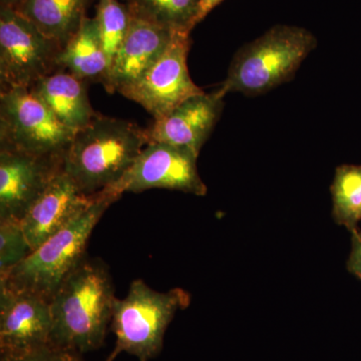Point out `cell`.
Segmentation results:
<instances>
[{
	"mask_svg": "<svg viewBox=\"0 0 361 361\" xmlns=\"http://www.w3.org/2000/svg\"><path fill=\"white\" fill-rule=\"evenodd\" d=\"M190 300L191 297L183 289L158 292L141 279L133 281L128 295L116 300L111 318L116 344L106 361L115 360L122 353L139 361L157 357L169 324L178 310L189 306Z\"/></svg>",
	"mask_w": 361,
	"mask_h": 361,
	"instance_id": "obj_5",
	"label": "cell"
},
{
	"mask_svg": "<svg viewBox=\"0 0 361 361\" xmlns=\"http://www.w3.org/2000/svg\"><path fill=\"white\" fill-rule=\"evenodd\" d=\"M0 361H84L82 355L49 343L18 356H0Z\"/></svg>",
	"mask_w": 361,
	"mask_h": 361,
	"instance_id": "obj_22",
	"label": "cell"
},
{
	"mask_svg": "<svg viewBox=\"0 0 361 361\" xmlns=\"http://www.w3.org/2000/svg\"><path fill=\"white\" fill-rule=\"evenodd\" d=\"M223 106V97L217 90L190 97L168 115L155 120L147 130L149 142L179 147L199 157L219 120Z\"/></svg>",
	"mask_w": 361,
	"mask_h": 361,
	"instance_id": "obj_13",
	"label": "cell"
},
{
	"mask_svg": "<svg viewBox=\"0 0 361 361\" xmlns=\"http://www.w3.org/2000/svg\"><path fill=\"white\" fill-rule=\"evenodd\" d=\"M129 8L173 32L190 33L199 23V0H133Z\"/></svg>",
	"mask_w": 361,
	"mask_h": 361,
	"instance_id": "obj_19",
	"label": "cell"
},
{
	"mask_svg": "<svg viewBox=\"0 0 361 361\" xmlns=\"http://www.w3.org/2000/svg\"><path fill=\"white\" fill-rule=\"evenodd\" d=\"M173 30L130 13V23L104 87L109 92H121L134 84L166 51Z\"/></svg>",
	"mask_w": 361,
	"mask_h": 361,
	"instance_id": "obj_14",
	"label": "cell"
},
{
	"mask_svg": "<svg viewBox=\"0 0 361 361\" xmlns=\"http://www.w3.org/2000/svg\"><path fill=\"white\" fill-rule=\"evenodd\" d=\"M330 191L334 221L355 234L361 221V165L337 167Z\"/></svg>",
	"mask_w": 361,
	"mask_h": 361,
	"instance_id": "obj_18",
	"label": "cell"
},
{
	"mask_svg": "<svg viewBox=\"0 0 361 361\" xmlns=\"http://www.w3.org/2000/svg\"><path fill=\"white\" fill-rule=\"evenodd\" d=\"M75 133L30 89L0 94V149L65 160Z\"/></svg>",
	"mask_w": 361,
	"mask_h": 361,
	"instance_id": "obj_6",
	"label": "cell"
},
{
	"mask_svg": "<svg viewBox=\"0 0 361 361\" xmlns=\"http://www.w3.org/2000/svg\"><path fill=\"white\" fill-rule=\"evenodd\" d=\"M63 47L11 6L0 11V82L1 90L30 89L37 80L59 71Z\"/></svg>",
	"mask_w": 361,
	"mask_h": 361,
	"instance_id": "obj_7",
	"label": "cell"
},
{
	"mask_svg": "<svg viewBox=\"0 0 361 361\" xmlns=\"http://www.w3.org/2000/svg\"><path fill=\"white\" fill-rule=\"evenodd\" d=\"M85 6L87 0H23L16 9L63 47L85 20Z\"/></svg>",
	"mask_w": 361,
	"mask_h": 361,
	"instance_id": "obj_17",
	"label": "cell"
},
{
	"mask_svg": "<svg viewBox=\"0 0 361 361\" xmlns=\"http://www.w3.org/2000/svg\"><path fill=\"white\" fill-rule=\"evenodd\" d=\"M30 90L73 132L85 129L97 116L90 106L85 82L68 71L59 70L45 75Z\"/></svg>",
	"mask_w": 361,
	"mask_h": 361,
	"instance_id": "obj_15",
	"label": "cell"
},
{
	"mask_svg": "<svg viewBox=\"0 0 361 361\" xmlns=\"http://www.w3.org/2000/svg\"><path fill=\"white\" fill-rule=\"evenodd\" d=\"M198 157L179 147L149 142L134 165L106 193L118 199L123 193H142L149 189H168L205 196L207 187L197 169Z\"/></svg>",
	"mask_w": 361,
	"mask_h": 361,
	"instance_id": "obj_9",
	"label": "cell"
},
{
	"mask_svg": "<svg viewBox=\"0 0 361 361\" xmlns=\"http://www.w3.org/2000/svg\"><path fill=\"white\" fill-rule=\"evenodd\" d=\"M97 196L82 193L70 176L61 171L20 221L32 250L82 215Z\"/></svg>",
	"mask_w": 361,
	"mask_h": 361,
	"instance_id": "obj_12",
	"label": "cell"
},
{
	"mask_svg": "<svg viewBox=\"0 0 361 361\" xmlns=\"http://www.w3.org/2000/svg\"><path fill=\"white\" fill-rule=\"evenodd\" d=\"M2 6H11L13 8L20 6L23 0H1Z\"/></svg>",
	"mask_w": 361,
	"mask_h": 361,
	"instance_id": "obj_25",
	"label": "cell"
},
{
	"mask_svg": "<svg viewBox=\"0 0 361 361\" xmlns=\"http://www.w3.org/2000/svg\"><path fill=\"white\" fill-rule=\"evenodd\" d=\"M348 270L361 281V231L353 234L351 252L348 261Z\"/></svg>",
	"mask_w": 361,
	"mask_h": 361,
	"instance_id": "obj_23",
	"label": "cell"
},
{
	"mask_svg": "<svg viewBox=\"0 0 361 361\" xmlns=\"http://www.w3.org/2000/svg\"><path fill=\"white\" fill-rule=\"evenodd\" d=\"M63 161L0 149V222H20L63 170Z\"/></svg>",
	"mask_w": 361,
	"mask_h": 361,
	"instance_id": "obj_11",
	"label": "cell"
},
{
	"mask_svg": "<svg viewBox=\"0 0 361 361\" xmlns=\"http://www.w3.org/2000/svg\"><path fill=\"white\" fill-rule=\"evenodd\" d=\"M116 300L108 267L85 256L51 299V343L80 355L102 348Z\"/></svg>",
	"mask_w": 361,
	"mask_h": 361,
	"instance_id": "obj_1",
	"label": "cell"
},
{
	"mask_svg": "<svg viewBox=\"0 0 361 361\" xmlns=\"http://www.w3.org/2000/svg\"><path fill=\"white\" fill-rule=\"evenodd\" d=\"M32 251L20 222H0V278L6 277Z\"/></svg>",
	"mask_w": 361,
	"mask_h": 361,
	"instance_id": "obj_21",
	"label": "cell"
},
{
	"mask_svg": "<svg viewBox=\"0 0 361 361\" xmlns=\"http://www.w3.org/2000/svg\"><path fill=\"white\" fill-rule=\"evenodd\" d=\"M222 1L223 0H199V23Z\"/></svg>",
	"mask_w": 361,
	"mask_h": 361,
	"instance_id": "obj_24",
	"label": "cell"
},
{
	"mask_svg": "<svg viewBox=\"0 0 361 361\" xmlns=\"http://www.w3.org/2000/svg\"><path fill=\"white\" fill-rule=\"evenodd\" d=\"M118 197L102 192L82 215L30 252L0 284L39 294L51 301L59 285L85 257L92 230Z\"/></svg>",
	"mask_w": 361,
	"mask_h": 361,
	"instance_id": "obj_4",
	"label": "cell"
},
{
	"mask_svg": "<svg viewBox=\"0 0 361 361\" xmlns=\"http://www.w3.org/2000/svg\"><path fill=\"white\" fill-rule=\"evenodd\" d=\"M189 51L190 33L175 32L155 63L120 94L141 104L155 120L168 115L190 97L203 94L204 90L190 77L187 66Z\"/></svg>",
	"mask_w": 361,
	"mask_h": 361,
	"instance_id": "obj_8",
	"label": "cell"
},
{
	"mask_svg": "<svg viewBox=\"0 0 361 361\" xmlns=\"http://www.w3.org/2000/svg\"><path fill=\"white\" fill-rule=\"evenodd\" d=\"M149 144L147 130L121 118L97 115L73 135L63 171L87 196L113 187Z\"/></svg>",
	"mask_w": 361,
	"mask_h": 361,
	"instance_id": "obj_2",
	"label": "cell"
},
{
	"mask_svg": "<svg viewBox=\"0 0 361 361\" xmlns=\"http://www.w3.org/2000/svg\"><path fill=\"white\" fill-rule=\"evenodd\" d=\"M51 301L0 284V356H18L51 343Z\"/></svg>",
	"mask_w": 361,
	"mask_h": 361,
	"instance_id": "obj_10",
	"label": "cell"
},
{
	"mask_svg": "<svg viewBox=\"0 0 361 361\" xmlns=\"http://www.w3.org/2000/svg\"><path fill=\"white\" fill-rule=\"evenodd\" d=\"M94 18L110 71L114 59L129 30L130 11L129 7L123 6L118 0H99Z\"/></svg>",
	"mask_w": 361,
	"mask_h": 361,
	"instance_id": "obj_20",
	"label": "cell"
},
{
	"mask_svg": "<svg viewBox=\"0 0 361 361\" xmlns=\"http://www.w3.org/2000/svg\"><path fill=\"white\" fill-rule=\"evenodd\" d=\"M58 65L59 70L68 71L84 82L104 84L109 63L96 18L82 20L78 32L59 52Z\"/></svg>",
	"mask_w": 361,
	"mask_h": 361,
	"instance_id": "obj_16",
	"label": "cell"
},
{
	"mask_svg": "<svg viewBox=\"0 0 361 361\" xmlns=\"http://www.w3.org/2000/svg\"><path fill=\"white\" fill-rule=\"evenodd\" d=\"M317 45L313 33L294 25H275L237 51L217 92L255 97L288 82Z\"/></svg>",
	"mask_w": 361,
	"mask_h": 361,
	"instance_id": "obj_3",
	"label": "cell"
}]
</instances>
